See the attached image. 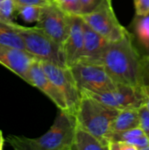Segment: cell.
<instances>
[{
	"label": "cell",
	"instance_id": "obj_17",
	"mask_svg": "<svg viewBox=\"0 0 149 150\" xmlns=\"http://www.w3.org/2000/svg\"><path fill=\"white\" fill-rule=\"evenodd\" d=\"M140 127L139 108H126L119 110L113 121L112 133L123 132Z\"/></svg>",
	"mask_w": 149,
	"mask_h": 150
},
{
	"label": "cell",
	"instance_id": "obj_6",
	"mask_svg": "<svg viewBox=\"0 0 149 150\" xmlns=\"http://www.w3.org/2000/svg\"><path fill=\"white\" fill-rule=\"evenodd\" d=\"M83 20L109 42L125 38L129 31L118 20L112 8V0H103L92 11L81 15Z\"/></svg>",
	"mask_w": 149,
	"mask_h": 150
},
{
	"label": "cell",
	"instance_id": "obj_26",
	"mask_svg": "<svg viewBox=\"0 0 149 150\" xmlns=\"http://www.w3.org/2000/svg\"><path fill=\"white\" fill-rule=\"evenodd\" d=\"M134 6L137 16H143L149 13V0H134Z\"/></svg>",
	"mask_w": 149,
	"mask_h": 150
},
{
	"label": "cell",
	"instance_id": "obj_30",
	"mask_svg": "<svg viewBox=\"0 0 149 150\" xmlns=\"http://www.w3.org/2000/svg\"><path fill=\"white\" fill-rule=\"evenodd\" d=\"M54 0H52V2H54Z\"/></svg>",
	"mask_w": 149,
	"mask_h": 150
},
{
	"label": "cell",
	"instance_id": "obj_31",
	"mask_svg": "<svg viewBox=\"0 0 149 150\" xmlns=\"http://www.w3.org/2000/svg\"><path fill=\"white\" fill-rule=\"evenodd\" d=\"M49 1H51V2H52V0H49Z\"/></svg>",
	"mask_w": 149,
	"mask_h": 150
},
{
	"label": "cell",
	"instance_id": "obj_5",
	"mask_svg": "<svg viewBox=\"0 0 149 150\" xmlns=\"http://www.w3.org/2000/svg\"><path fill=\"white\" fill-rule=\"evenodd\" d=\"M69 69L81 91L98 94L117 87L118 83L113 81L100 63L82 60Z\"/></svg>",
	"mask_w": 149,
	"mask_h": 150
},
{
	"label": "cell",
	"instance_id": "obj_23",
	"mask_svg": "<svg viewBox=\"0 0 149 150\" xmlns=\"http://www.w3.org/2000/svg\"><path fill=\"white\" fill-rule=\"evenodd\" d=\"M16 7L21 6H35L42 7L51 3L49 0H13Z\"/></svg>",
	"mask_w": 149,
	"mask_h": 150
},
{
	"label": "cell",
	"instance_id": "obj_11",
	"mask_svg": "<svg viewBox=\"0 0 149 150\" xmlns=\"http://www.w3.org/2000/svg\"><path fill=\"white\" fill-rule=\"evenodd\" d=\"M36 60L24 50L0 45V64L28 83L29 69Z\"/></svg>",
	"mask_w": 149,
	"mask_h": 150
},
{
	"label": "cell",
	"instance_id": "obj_29",
	"mask_svg": "<svg viewBox=\"0 0 149 150\" xmlns=\"http://www.w3.org/2000/svg\"><path fill=\"white\" fill-rule=\"evenodd\" d=\"M4 144V135H3V132L0 130V150L3 149Z\"/></svg>",
	"mask_w": 149,
	"mask_h": 150
},
{
	"label": "cell",
	"instance_id": "obj_24",
	"mask_svg": "<svg viewBox=\"0 0 149 150\" xmlns=\"http://www.w3.org/2000/svg\"><path fill=\"white\" fill-rule=\"evenodd\" d=\"M141 77L143 84L149 86V54L141 56Z\"/></svg>",
	"mask_w": 149,
	"mask_h": 150
},
{
	"label": "cell",
	"instance_id": "obj_9",
	"mask_svg": "<svg viewBox=\"0 0 149 150\" xmlns=\"http://www.w3.org/2000/svg\"><path fill=\"white\" fill-rule=\"evenodd\" d=\"M85 93L89 94L99 102L117 110L140 108L145 104L141 89L126 84L118 83L115 89L103 93Z\"/></svg>",
	"mask_w": 149,
	"mask_h": 150
},
{
	"label": "cell",
	"instance_id": "obj_14",
	"mask_svg": "<svg viewBox=\"0 0 149 150\" xmlns=\"http://www.w3.org/2000/svg\"><path fill=\"white\" fill-rule=\"evenodd\" d=\"M112 141L126 142L134 146L137 150H149V139L140 127L123 132L112 133L109 142Z\"/></svg>",
	"mask_w": 149,
	"mask_h": 150
},
{
	"label": "cell",
	"instance_id": "obj_20",
	"mask_svg": "<svg viewBox=\"0 0 149 150\" xmlns=\"http://www.w3.org/2000/svg\"><path fill=\"white\" fill-rule=\"evenodd\" d=\"M16 6L13 0H1L0 2V20L4 22L12 21Z\"/></svg>",
	"mask_w": 149,
	"mask_h": 150
},
{
	"label": "cell",
	"instance_id": "obj_3",
	"mask_svg": "<svg viewBox=\"0 0 149 150\" xmlns=\"http://www.w3.org/2000/svg\"><path fill=\"white\" fill-rule=\"evenodd\" d=\"M81 92L82 97L75 113L76 125L95 135L108 150L112 124L119 110L99 102L83 91Z\"/></svg>",
	"mask_w": 149,
	"mask_h": 150
},
{
	"label": "cell",
	"instance_id": "obj_8",
	"mask_svg": "<svg viewBox=\"0 0 149 150\" xmlns=\"http://www.w3.org/2000/svg\"><path fill=\"white\" fill-rule=\"evenodd\" d=\"M37 26L62 47L68 31V15L54 2L40 7Z\"/></svg>",
	"mask_w": 149,
	"mask_h": 150
},
{
	"label": "cell",
	"instance_id": "obj_18",
	"mask_svg": "<svg viewBox=\"0 0 149 150\" xmlns=\"http://www.w3.org/2000/svg\"><path fill=\"white\" fill-rule=\"evenodd\" d=\"M0 45L25 51L24 42L20 36L7 22L2 20H0Z\"/></svg>",
	"mask_w": 149,
	"mask_h": 150
},
{
	"label": "cell",
	"instance_id": "obj_25",
	"mask_svg": "<svg viewBox=\"0 0 149 150\" xmlns=\"http://www.w3.org/2000/svg\"><path fill=\"white\" fill-rule=\"evenodd\" d=\"M102 1L103 0H80L81 10H82L81 15L92 11L102 3Z\"/></svg>",
	"mask_w": 149,
	"mask_h": 150
},
{
	"label": "cell",
	"instance_id": "obj_12",
	"mask_svg": "<svg viewBox=\"0 0 149 150\" xmlns=\"http://www.w3.org/2000/svg\"><path fill=\"white\" fill-rule=\"evenodd\" d=\"M28 83L33 87H36L43 94H45L60 111L68 112L63 97L61 96L56 86L45 74L40 62L38 60H34L30 67Z\"/></svg>",
	"mask_w": 149,
	"mask_h": 150
},
{
	"label": "cell",
	"instance_id": "obj_27",
	"mask_svg": "<svg viewBox=\"0 0 149 150\" xmlns=\"http://www.w3.org/2000/svg\"><path fill=\"white\" fill-rule=\"evenodd\" d=\"M108 150H137V149L124 142L112 141L108 144Z\"/></svg>",
	"mask_w": 149,
	"mask_h": 150
},
{
	"label": "cell",
	"instance_id": "obj_7",
	"mask_svg": "<svg viewBox=\"0 0 149 150\" xmlns=\"http://www.w3.org/2000/svg\"><path fill=\"white\" fill-rule=\"evenodd\" d=\"M40 62L45 74L63 97L68 112L75 116L82 97V92L76 84L70 69L68 67L59 66L47 62Z\"/></svg>",
	"mask_w": 149,
	"mask_h": 150
},
{
	"label": "cell",
	"instance_id": "obj_13",
	"mask_svg": "<svg viewBox=\"0 0 149 150\" xmlns=\"http://www.w3.org/2000/svg\"><path fill=\"white\" fill-rule=\"evenodd\" d=\"M109 44V41L94 31L83 21V49L80 61H88L98 63V61Z\"/></svg>",
	"mask_w": 149,
	"mask_h": 150
},
{
	"label": "cell",
	"instance_id": "obj_32",
	"mask_svg": "<svg viewBox=\"0 0 149 150\" xmlns=\"http://www.w3.org/2000/svg\"><path fill=\"white\" fill-rule=\"evenodd\" d=\"M0 2H1V0H0Z\"/></svg>",
	"mask_w": 149,
	"mask_h": 150
},
{
	"label": "cell",
	"instance_id": "obj_21",
	"mask_svg": "<svg viewBox=\"0 0 149 150\" xmlns=\"http://www.w3.org/2000/svg\"><path fill=\"white\" fill-rule=\"evenodd\" d=\"M40 7L35 6H21L16 7V11H18L22 18L26 21H37Z\"/></svg>",
	"mask_w": 149,
	"mask_h": 150
},
{
	"label": "cell",
	"instance_id": "obj_1",
	"mask_svg": "<svg viewBox=\"0 0 149 150\" xmlns=\"http://www.w3.org/2000/svg\"><path fill=\"white\" fill-rule=\"evenodd\" d=\"M141 56L129 32L125 38L109 42L98 63L115 83L141 88Z\"/></svg>",
	"mask_w": 149,
	"mask_h": 150
},
{
	"label": "cell",
	"instance_id": "obj_4",
	"mask_svg": "<svg viewBox=\"0 0 149 150\" xmlns=\"http://www.w3.org/2000/svg\"><path fill=\"white\" fill-rule=\"evenodd\" d=\"M7 23L22 39L25 51L36 60L67 67L62 47L51 39L42 29L37 25H21L13 20Z\"/></svg>",
	"mask_w": 149,
	"mask_h": 150
},
{
	"label": "cell",
	"instance_id": "obj_22",
	"mask_svg": "<svg viewBox=\"0 0 149 150\" xmlns=\"http://www.w3.org/2000/svg\"><path fill=\"white\" fill-rule=\"evenodd\" d=\"M139 113H140V127L149 139V112L145 104L139 108Z\"/></svg>",
	"mask_w": 149,
	"mask_h": 150
},
{
	"label": "cell",
	"instance_id": "obj_10",
	"mask_svg": "<svg viewBox=\"0 0 149 150\" xmlns=\"http://www.w3.org/2000/svg\"><path fill=\"white\" fill-rule=\"evenodd\" d=\"M83 49V20L79 15L68 16V31L62 44L65 62L71 67L79 62Z\"/></svg>",
	"mask_w": 149,
	"mask_h": 150
},
{
	"label": "cell",
	"instance_id": "obj_16",
	"mask_svg": "<svg viewBox=\"0 0 149 150\" xmlns=\"http://www.w3.org/2000/svg\"><path fill=\"white\" fill-rule=\"evenodd\" d=\"M107 150L106 146L95 135L76 125L72 150Z\"/></svg>",
	"mask_w": 149,
	"mask_h": 150
},
{
	"label": "cell",
	"instance_id": "obj_19",
	"mask_svg": "<svg viewBox=\"0 0 149 150\" xmlns=\"http://www.w3.org/2000/svg\"><path fill=\"white\" fill-rule=\"evenodd\" d=\"M54 3L67 15H81L80 0H54Z\"/></svg>",
	"mask_w": 149,
	"mask_h": 150
},
{
	"label": "cell",
	"instance_id": "obj_15",
	"mask_svg": "<svg viewBox=\"0 0 149 150\" xmlns=\"http://www.w3.org/2000/svg\"><path fill=\"white\" fill-rule=\"evenodd\" d=\"M131 27L132 33H130L133 40L144 51V54H149V13L143 16L136 15L132 22Z\"/></svg>",
	"mask_w": 149,
	"mask_h": 150
},
{
	"label": "cell",
	"instance_id": "obj_28",
	"mask_svg": "<svg viewBox=\"0 0 149 150\" xmlns=\"http://www.w3.org/2000/svg\"><path fill=\"white\" fill-rule=\"evenodd\" d=\"M141 89V92L143 94L145 105H146V107H147V109H148L149 112V86L143 84Z\"/></svg>",
	"mask_w": 149,
	"mask_h": 150
},
{
	"label": "cell",
	"instance_id": "obj_2",
	"mask_svg": "<svg viewBox=\"0 0 149 150\" xmlns=\"http://www.w3.org/2000/svg\"><path fill=\"white\" fill-rule=\"evenodd\" d=\"M76 121L72 114L60 111L50 128L38 138L10 135L9 144L16 150H72Z\"/></svg>",
	"mask_w": 149,
	"mask_h": 150
}]
</instances>
